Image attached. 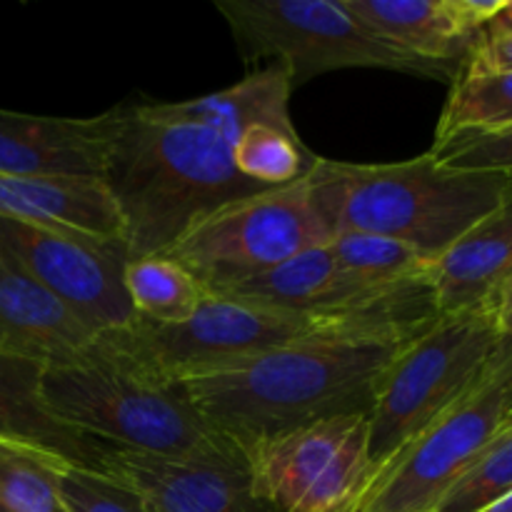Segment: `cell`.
I'll list each match as a JSON object with an SVG mask.
<instances>
[{"mask_svg":"<svg viewBox=\"0 0 512 512\" xmlns=\"http://www.w3.org/2000/svg\"><path fill=\"white\" fill-rule=\"evenodd\" d=\"M410 340L330 335L265 350L178 383L223 438H263L338 415L368 413L375 385Z\"/></svg>","mask_w":512,"mask_h":512,"instance_id":"1","label":"cell"},{"mask_svg":"<svg viewBox=\"0 0 512 512\" xmlns=\"http://www.w3.org/2000/svg\"><path fill=\"white\" fill-rule=\"evenodd\" d=\"M103 183L123 220L128 260L168 253L215 210L268 190L238 173L223 135L153 118L140 103L115 108Z\"/></svg>","mask_w":512,"mask_h":512,"instance_id":"2","label":"cell"},{"mask_svg":"<svg viewBox=\"0 0 512 512\" xmlns=\"http://www.w3.org/2000/svg\"><path fill=\"white\" fill-rule=\"evenodd\" d=\"M308 183L330 238L385 235L430 263L512 193V173L455 170L430 153L370 165L318 158Z\"/></svg>","mask_w":512,"mask_h":512,"instance_id":"3","label":"cell"},{"mask_svg":"<svg viewBox=\"0 0 512 512\" xmlns=\"http://www.w3.org/2000/svg\"><path fill=\"white\" fill-rule=\"evenodd\" d=\"M40 403L58 423L123 448L170 458L243 453L218 433L180 385H158L93 345L65 365L43 368Z\"/></svg>","mask_w":512,"mask_h":512,"instance_id":"4","label":"cell"},{"mask_svg":"<svg viewBox=\"0 0 512 512\" xmlns=\"http://www.w3.org/2000/svg\"><path fill=\"white\" fill-rule=\"evenodd\" d=\"M330 335H368L335 320L260 308L240 300L205 295L193 315L175 325H153L135 320L120 330L95 335V348L120 365L158 385H178L185 378L283 348L308 338ZM398 340V338H390Z\"/></svg>","mask_w":512,"mask_h":512,"instance_id":"5","label":"cell"},{"mask_svg":"<svg viewBox=\"0 0 512 512\" xmlns=\"http://www.w3.org/2000/svg\"><path fill=\"white\" fill-rule=\"evenodd\" d=\"M493 308L440 315L380 375L368 410L373 480L458 403L500 348Z\"/></svg>","mask_w":512,"mask_h":512,"instance_id":"6","label":"cell"},{"mask_svg":"<svg viewBox=\"0 0 512 512\" xmlns=\"http://www.w3.org/2000/svg\"><path fill=\"white\" fill-rule=\"evenodd\" d=\"M248 63L273 60L290 75L293 90L323 73L378 68L453 83L440 65L405 53L365 28L343 0H215Z\"/></svg>","mask_w":512,"mask_h":512,"instance_id":"7","label":"cell"},{"mask_svg":"<svg viewBox=\"0 0 512 512\" xmlns=\"http://www.w3.org/2000/svg\"><path fill=\"white\" fill-rule=\"evenodd\" d=\"M512 415V340H500L473 388L420 433L350 512H428L498 438Z\"/></svg>","mask_w":512,"mask_h":512,"instance_id":"8","label":"cell"},{"mask_svg":"<svg viewBox=\"0 0 512 512\" xmlns=\"http://www.w3.org/2000/svg\"><path fill=\"white\" fill-rule=\"evenodd\" d=\"M330 240L308 178L223 205L195 223L165 255L208 293L265 273Z\"/></svg>","mask_w":512,"mask_h":512,"instance_id":"9","label":"cell"},{"mask_svg":"<svg viewBox=\"0 0 512 512\" xmlns=\"http://www.w3.org/2000/svg\"><path fill=\"white\" fill-rule=\"evenodd\" d=\"M255 495L273 512H348L373 483L368 413L318 420L243 450Z\"/></svg>","mask_w":512,"mask_h":512,"instance_id":"10","label":"cell"},{"mask_svg":"<svg viewBox=\"0 0 512 512\" xmlns=\"http://www.w3.org/2000/svg\"><path fill=\"white\" fill-rule=\"evenodd\" d=\"M0 258L63 300L95 333L138 320L123 285L125 243L0 215Z\"/></svg>","mask_w":512,"mask_h":512,"instance_id":"11","label":"cell"},{"mask_svg":"<svg viewBox=\"0 0 512 512\" xmlns=\"http://www.w3.org/2000/svg\"><path fill=\"white\" fill-rule=\"evenodd\" d=\"M98 465L153 512H273L255 495L243 453L170 458L100 440Z\"/></svg>","mask_w":512,"mask_h":512,"instance_id":"12","label":"cell"},{"mask_svg":"<svg viewBox=\"0 0 512 512\" xmlns=\"http://www.w3.org/2000/svg\"><path fill=\"white\" fill-rule=\"evenodd\" d=\"M345 8L380 38L405 53L460 73L480 30L508 0H343Z\"/></svg>","mask_w":512,"mask_h":512,"instance_id":"13","label":"cell"},{"mask_svg":"<svg viewBox=\"0 0 512 512\" xmlns=\"http://www.w3.org/2000/svg\"><path fill=\"white\" fill-rule=\"evenodd\" d=\"M115 108L95 118L0 110V173L103 180Z\"/></svg>","mask_w":512,"mask_h":512,"instance_id":"14","label":"cell"},{"mask_svg":"<svg viewBox=\"0 0 512 512\" xmlns=\"http://www.w3.org/2000/svg\"><path fill=\"white\" fill-rule=\"evenodd\" d=\"M95 335L63 300L0 258V355L53 368L88 353Z\"/></svg>","mask_w":512,"mask_h":512,"instance_id":"15","label":"cell"},{"mask_svg":"<svg viewBox=\"0 0 512 512\" xmlns=\"http://www.w3.org/2000/svg\"><path fill=\"white\" fill-rule=\"evenodd\" d=\"M440 315L493 308L512 280V193L430 268Z\"/></svg>","mask_w":512,"mask_h":512,"instance_id":"16","label":"cell"},{"mask_svg":"<svg viewBox=\"0 0 512 512\" xmlns=\"http://www.w3.org/2000/svg\"><path fill=\"white\" fill-rule=\"evenodd\" d=\"M0 215L125 243L123 220L98 178L0 173Z\"/></svg>","mask_w":512,"mask_h":512,"instance_id":"17","label":"cell"},{"mask_svg":"<svg viewBox=\"0 0 512 512\" xmlns=\"http://www.w3.org/2000/svg\"><path fill=\"white\" fill-rule=\"evenodd\" d=\"M290 95L293 83L288 70L270 63L218 93L183 103H140V108L153 118L205 125L223 135L233 148L248 130L258 125L295 130L290 118Z\"/></svg>","mask_w":512,"mask_h":512,"instance_id":"18","label":"cell"},{"mask_svg":"<svg viewBox=\"0 0 512 512\" xmlns=\"http://www.w3.org/2000/svg\"><path fill=\"white\" fill-rule=\"evenodd\" d=\"M40 375V365L0 355V440L30 445L75 465L100 470V440L45 413L40 403Z\"/></svg>","mask_w":512,"mask_h":512,"instance_id":"19","label":"cell"},{"mask_svg":"<svg viewBox=\"0 0 512 512\" xmlns=\"http://www.w3.org/2000/svg\"><path fill=\"white\" fill-rule=\"evenodd\" d=\"M123 285L138 320L153 325L183 323L208 295L178 260L165 253L128 260Z\"/></svg>","mask_w":512,"mask_h":512,"instance_id":"20","label":"cell"},{"mask_svg":"<svg viewBox=\"0 0 512 512\" xmlns=\"http://www.w3.org/2000/svg\"><path fill=\"white\" fill-rule=\"evenodd\" d=\"M512 125V70L465 60L450 83L435 140L458 133H490Z\"/></svg>","mask_w":512,"mask_h":512,"instance_id":"21","label":"cell"},{"mask_svg":"<svg viewBox=\"0 0 512 512\" xmlns=\"http://www.w3.org/2000/svg\"><path fill=\"white\" fill-rule=\"evenodd\" d=\"M330 250L340 268L365 288L393 290L430 278L425 255L400 240L373 233H338L330 238Z\"/></svg>","mask_w":512,"mask_h":512,"instance_id":"22","label":"cell"},{"mask_svg":"<svg viewBox=\"0 0 512 512\" xmlns=\"http://www.w3.org/2000/svg\"><path fill=\"white\" fill-rule=\"evenodd\" d=\"M233 160L240 175L275 190L308 178L318 155L305 148L298 130L258 125L233 145Z\"/></svg>","mask_w":512,"mask_h":512,"instance_id":"23","label":"cell"},{"mask_svg":"<svg viewBox=\"0 0 512 512\" xmlns=\"http://www.w3.org/2000/svg\"><path fill=\"white\" fill-rule=\"evenodd\" d=\"M53 453L0 440V505L8 512H68L55 488Z\"/></svg>","mask_w":512,"mask_h":512,"instance_id":"24","label":"cell"},{"mask_svg":"<svg viewBox=\"0 0 512 512\" xmlns=\"http://www.w3.org/2000/svg\"><path fill=\"white\" fill-rule=\"evenodd\" d=\"M512 495V425L505 428L438 503V512H478Z\"/></svg>","mask_w":512,"mask_h":512,"instance_id":"25","label":"cell"},{"mask_svg":"<svg viewBox=\"0 0 512 512\" xmlns=\"http://www.w3.org/2000/svg\"><path fill=\"white\" fill-rule=\"evenodd\" d=\"M55 488L68 512H153L130 485L103 470L85 468L55 455Z\"/></svg>","mask_w":512,"mask_h":512,"instance_id":"26","label":"cell"},{"mask_svg":"<svg viewBox=\"0 0 512 512\" xmlns=\"http://www.w3.org/2000/svg\"><path fill=\"white\" fill-rule=\"evenodd\" d=\"M430 155L455 170L512 173V125L490 133H458L435 140Z\"/></svg>","mask_w":512,"mask_h":512,"instance_id":"27","label":"cell"},{"mask_svg":"<svg viewBox=\"0 0 512 512\" xmlns=\"http://www.w3.org/2000/svg\"><path fill=\"white\" fill-rule=\"evenodd\" d=\"M468 60L493 70H512V20L505 10L480 30Z\"/></svg>","mask_w":512,"mask_h":512,"instance_id":"28","label":"cell"},{"mask_svg":"<svg viewBox=\"0 0 512 512\" xmlns=\"http://www.w3.org/2000/svg\"><path fill=\"white\" fill-rule=\"evenodd\" d=\"M495 325H498L500 338L512 340V280L500 290V295L493 303Z\"/></svg>","mask_w":512,"mask_h":512,"instance_id":"29","label":"cell"},{"mask_svg":"<svg viewBox=\"0 0 512 512\" xmlns=\"http://www.w3.org/2000/svg\"><path fill=\"white\" fill-rule=\"evenodd\" d=\"M478 512H512V495H508V498L498 500V503L488 505V508L478 510Z\"/></svg>","mask_w":512,"mask_h":512,"instance_id":"30","label":"cell"},{"mask_svg":"<svg viewBox=\"0 0 512 512\" xmlns=\"http://www.w3.org/2000/svg\"><path fill=\"white\" fill-rule=\"evenodd\" d=\"M505 15L512 20V0H508V5H505Z\"/></svg>","mask_w":512,"mask_h":512,"instance_id":"31","label":"cell"},{"mask_svg":"<svg viewBox=\"0 0 512 512\" xmlns=\"http://www.w3.org/2000/svg\"><path fill=\"white\" fill-rule=\"evenodd\" d=\"M510 425H512V415L508 418V425H505V428H510Z\"/></svg>","mask_w":512,"mask_h":512,"instance_id":"32","label":"cell"},{"mask_svg":"<svg viewBox=\"0 0 512 512\" xmlns=\"http://www.w3.org/2000/svg\"><path fill=\"white\" fill-rule=\"evenodd\" d=\"M0 512H8V510H5V508H3V505H0Z\"/></svg>","mask_w":512,"mask_h":512,"instance_id":"33","label":"cell"},{"mask_svg":"<svg viewBox=\"0 0 512 512\" xmlns=\"http://www.w3.org/2000/svg\"><path fill=\"white\" fill-rule=\"evenodd\" d=\"M428 512H438V510H428Z\"/></svg>","mask_w":512,"mask_h":512,"instance_id":"34","label":"cell"},{"mask_svg":"<svg viewBox=\"0 0 512 512\" xmlns=\"http://www.w3.org/2000/svg\"><path fill=\"white\" fill-rule=\"evenodd\" d=\"M348 512H350V510H348Z\"/></svg>","mask_w":512,"mask_h":512,"instance_id":"35","label":"cell"}]
</instances>
